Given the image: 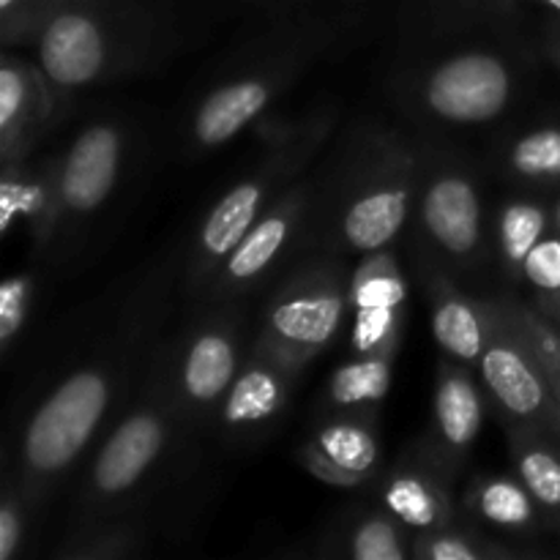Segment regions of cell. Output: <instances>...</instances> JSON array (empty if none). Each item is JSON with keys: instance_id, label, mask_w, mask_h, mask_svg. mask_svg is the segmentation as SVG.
<instances>
[{"instance_id": "23", "label": "cell", "mask_w": 560, "mask_h": 560, "mask_svg": "<svg viewBox=\"0 0 560 560\" xmlns=\"http://www.w3.org/2000/svg\"><path fill=\"white\" fill-rule=\"evenodd\" d=\"M470 523L509 539H534L545 528V512L517 474H476L463 492Z\"/></svg>"}, {"instance_id": "7", "label": "cell", "mask_w": 560, "mask_h": 560, "mask_svg": "<svg viewBox=\"0 0 560 560\" xmlns=\"http://www.w3.org/2000/svg\"><path fill=\"white\" fill-rule=\"evenodd\" d=\"M337 115L334 104H323L301 115V124L288 137L268 145L260 162L208 208L191 235L189 249L184 252L180 268L184 293L191 304L200 299L224 257L249 233L266 208L323 156L337 126Z\"/></svg>"}, {"instance_id": "24", "label": "cell", "mask_w": 560, "mask_h": 560, "mask_svg": "<svg viewBox=\"0 0 560 560\" xmlns=\"http://www.w3.org/2000/svg\"><path fill=\"white\" fill-rule=\"evenodd\" d=\"M552 230H556L552 228V208L534 191L512 189L492 208V262L509 290L523 288L525 260L534 246Z\"/></svg>"}, {"instance_id": "3", "label": "cell", "mask_w": 560, "mask_h": 560, "mask_svg": "<svg viewBox=\"0 0 560 560\" xmlns=\"http://www.w3.org/2000/svg\"><path fill=\"white\" fill-rule=\"evenodd\" d=\"M525 58L512 22L492 14L485 31L448 33L410 49L392 80L394 98L427 135L490 129L525 96Z\"/></svg>"}, {"instance_id": "38", "label": "cell", "mask_w": 560, "mask_h": 560, "mask_svg": "<svg viewBox=\"0 0 560 560\" xmlns=\"http://www.w3.org/2000/svg\"><path fill=\"white\" fill-rule=\"evenodd\" d=\"M552 228H556V233L560 235V197L556 206H552Z\"/></svg>"}, {"instance_id": "15", "label": "cell", "mask_w": 560, "mask_h": 560, "mask_svg": "<svg viewBox=\"0 0 560 560\" xmlns=\"http://www.w3.org/2000/svg\"><path fill=\"white\" fill-rule=\"evenodd\" d=\"M301 372L249 345L244 366L235 375L211 430L230 448H255L279 430L293 405Z\"/></svg>"}, {"instance_id": "8", "label": "cell", "mask_w": 560, "mask_h": 560, "mask_svg": "<svg viewBox=\"0 0 560 560\" xmlns=\"http://www.w3.org/2000/svg\"><path fill=\"white\" fill-rule=\"evenodd\" d=\"M490 219L481 170L457 148L424 142L419 195L410 217L413 252L474 282L492 262Z\"/></svg>"}, {"instance_id": "13", "label": "cell", "mask_w": 560, "mask_h": 560, "mask_svg": "<svg viewBox=\"0 0 560 560\" xmlns=\"http://www.w3.org/2000/svg\"><path fill=\"white\" fill-rule=\"evenodd\" d=\"M490 306V337L479 361V377L503 427L517 424L560 438L550 381L534 345L514 323L501 295H485Z\"/></svg>"}, {"instance_id": "26", "label": "cell", "mask_w": 560, "mask_h": 560, "mask_svg": "<svg viewBox=\"0 0 560 560\" xmlns=\"http://www.w3.org/2000/svg\"><path fill=\"white\" fill-rule=\"evenodd\" d=\"M397 353H353L328 375L320 397L323 413L377 416L388 397Z\"/></svg>"}, {"instance_id": "28", "label": "cell", "mask_w": 560, "mask_h": 560, "mask_svg": "<svg viewBox=\"0 0 560 560\" xmlns=\"http://www.w3.org/2000/svg\"><path fill=\"white\" fill-rule=\"evenodd\" d=\"M151 512H129L104 520L77 534L60 536L52 558L58 560H124L137 558L151 545Z\"/></svg>"}, {"instance_id": "25", "label": "cell", "mask_w": 560, "mask_h": 560, "mask_svg": "<svg viewBox=\"0 0 560 560\" xmlns=\"http://www.w3.org/2000/svg\"><path fill=\"white\" fill-rule=\"evenodd\" d=\"M492 170L512 189L545 191L560 186V120L509 129L490 153Z\"/></svg>"}, {"instance_id": "22", "label": "cell", "mask_w": 560, "mask_h": 560, "mask_svg": "<svg viewBox=\"0 0 560 560\" xmlns=\"http://www.w3.org/2000/svg\"><path fill=\"white\" fill-rule=\"evenodd\" d=\"M14 222L27 224L33 257H47L55 233V153L44 162L3 164L0 230L9 235Z\"/></svg>"}, {"instance_id": "32", "label": "cell", "mask_w": 560, "mask_h": 560, "mask_svg": "<svg viewBox=\"0 0 560 560\" xmlns=\"http://www.w3.org/2000/svg\"><path fill=\"white\" fill-rule=\"evenodd\" d=\"M33 295H36V279L27 271L11 273L0 288V353L5 359L11 355V348L31 317Z\"/></svg>"}, {"instance_id": "4", "label": "cell", "mask_w": 560, "mask_h": 560, "mask_svg": "<svg viewBox=\"0 0 560 560\" xmlns=\"http://www.w3.org/2000/svg\"><path fill=\"white\" fill-rule=\"evenodd\" d=\"M424 142L364 126L331 153V173L310 230V255L361 257L397 244L410 228Z\"/></svg>"}, {"instance_id": "36", "label": "cell", "mask_w": 560, "mask_h": 560, "mask_svg": "<svg viewBox=\"0 0 560 560\" xmlns=\"http://www.w3.org/2000/svg\"><path fill=\"white\" fill-rule=\"evenodd\" d=\"M547 58H552L556 63H560V27L558 31L550 33V38H547Z\"/></svg>"}, {"instance_id": "27", "label": "cell", "mask_w": 560, "mask_h": 560, "mask_svg": "<svg viewBox=\"0 0 560 560\" xmlns=\"http://www.w3.org/2000/svg\"><path fill=\"white\" fill-rule=\"evenodd\" d=\"M503 430H506L514 474L528 487L541 512L560 517V438L517 424H509Z\"/></svg>"}, {"instance_id": "17", "label": "cell", "mask_w": 560, "mask_h": 560, "mask_svg": "<svg viewBox=\"0 0 560 560\" xmlns=\"http://www.w3.org/2000/svg\"><path fill=\"white\" fill-rule=\"evenodd\" d=\"M459 476L441 463L427 438H416L377 487V501L416 534L446 528L463 517V501L454 495Z\"/></svg>"}, {"instance_id": "6", "label": "cell", "mask_w": 560, "mask_h": 560, "mask_svg": "<svg viewBox=\"0 0 560 560\" xmlns=\"http://www.w3.org/2000/svg\"><path fill=\"white\" fill-rule=\"evenodd\" d=\"M326 27H288L241 47L195 98L184 124V145L191 156H206L252 129L268 109L328 52Z\"/></svg>"}, {"instance_id": "35", "label": "cell", "mask_w": 560, "mask_h": 560, "mask_svg": "<svg viewBox=\"0 0 560 560\" xmlns=\"http://www.w3.org/2000/svg\"><path fill=\"white\" fill-rule=\"evenodd\" d=\"M470 3L503 16V20H509L512 25H514V16H517L525 5H536V9H541L545 14H552L560 22V0H470Z\"/></svg>"}, {"instance_id": "29", "label": "cell", "mask_w": 560, "mask_h": 560, "mask_svg": "<svg viewBox=\"0 0 560 560\" xmlns=\"http://www.w3.org/2000/svg\"><path fill=\"white\" fill-rule=\"evenodd\" d=\"M539 552L517 547L512 539H501L492 530L459 517L446 528L413 536L416 560H528Z\"/></svg>"}, {"instance_id": "10", "label": "cell", "mask_w": 560, "mask_h": 560, "mask_svg": "<svg viewBox=\"0 0 560 560\" xmlns=\"http://www.w3.org/2000/svg\"><path fill=\"white\" fill-rule=\"evenodd\" d=\"M252 331L246 301H206L197 304L189 323L170 337L175 397L197 438L213 427L249 355Z\"/></svg>"}, {"instance_id": "34", "label": "cell", "mask_w": 560, "mask_h": 560, "mask_svg": "<svg viewBox=\"0 0 560 560\" xmlns=\"http://www.w3.org/2000/svg\"><path fill=\"white\" fill-rule=\"evenodd\" d=\"M36 514L27 506L14 481L3 474V498H0V560H16L25 552Z\"/></svg>"}, {"instance_id": "5", "label": "cell", "mask_w": 560, "mask_h": 560, "mask_svg": "<svg viewBox=\"0 0 560 560\" xmlns=\"http://www.w3.org/2000/svg\"><path fill=\"white\" fill-rule=\"evenodd\" d=\"M31 49L52 85L74 96L156 69L175 49V25L140 0L60 3Z\"/></svg>"}, {"instance_id": "31", "label": "cell", "mask_w": 560, "mask_h": 560, "mask_svg": "<svg viewBox=\"0 0 560 560\" xmlns=\"http://www.w3.org/2000/svg\"><path fill=\"white\" fill-rule=\"evenodd\" d=\"M498 295H501L503 306H506L509 315L514 317V323L523 328L528 342L534 345L536 355H539L541 366H545L547 381H550L552 399H556L558 421H560V328L556 323L547 320L541 312H536L528 301L520 299L514 290H503V293Z\"/></svg>"}, {"instance_id": "37", "label": "cell", "mask_w": 560, "mask_h": 560, "mask_svg": "<svg viewBox=\"0 0 560 560\" xmlns=\"http://www.w3.org/2000/svg\"><path fill=\"white\" fill-rule=\"evenodd\" d=\"M66 5H85V3H115V0H58Z\"/></svg>"}, {"instance_id": "14", "label": "cell", "mask_w": 560, "mask_h": 560, "mask_svg": "<svg viewBox=\"0 0 560 560\" xmlns=\"http://www.w3.org/2000/svg\"><path fill=\"white\" fill-rule=\"evenodd\" d=\"M350 353H399L410 282L394 246L355 257L350 268Z\"/></svg>"}, {"instance_id": "16", "label": "cell", "mask_w": 560, "mask_h": 560, "mask_svg": "<svg viewBox=\"0 0 560 560\" xmlns=\"http://www.w3.org/2000/svg\"><path fill=\"white\" fill-rule=\"evenodd\" d=\"M69 98L36 58L5 49L0 60V167L33 159L44 137L66 118Z\"/></svg>"}, {"instance_id": "11", "label": "cell", "mask_w": 560, "mask_h": 560, "mask_svg": "<svg viewBox=\"0 0 560 560\" xmlns=\"http://www.w3.org/2000/svg\"><path fill=\"white\" fill-rule=\"evenodd\" d=\"M135 153V129L120 115L82 124L55 153V233L49 255L63 260L118 195Z\"/></svg>"}, {"instance_id": "2", "label": "cell", "mask_w": 560, "mask_h": 560, "mask_svg": "<svg viewBox=\"0 0 560 560\" xmlns=\"http://www.w3.org/2000/svg\"><path fill=\"white\" fill-rule=\"evenodd\" d=\"M195 443L175 397L173 345L164 337L137 392L88 454L63 534L120 514L151 512L159 492L184 470V454Z\"/></svg>"}, {"instance_id": "1", "label": "cell", "mask_w": 560, "mask_h": 560, "mask_svg": "<svg viewBox=\"0 0 560 560\" xmlns=\"http://www.w3.org/2000/svg\"><path fill=\"white\" fill-rule=\"evenodd\" d=\"M178 268H184L180 257L148 268L135 288L120 295L88 348L66 364L27 410L16 430L14 452L5 454L3 474L36 517L80 470L140 386L167 337L164 328L173 315Z\"/></svg>"}, {"instance_id": "19", "label": "cell", "mask_w": 560, "mask_h": 560, "mask_svg": "<svg viewBox=\"0 0 560 560\" xmlns=\"http://www.w3.org/2000/svg\"><path fill=\"white\" fill-rule=\"evenodd\" d=\"M416 282L424 290L430 310L432 337L443 355L479 370L487 337H490V306L485 295H474L452 271L438 266L421 252H413Z\"/></svg>"}, {"instance_id": "9", "label": "cell", "mask_w": 560, "mask_h": 560, "mask_svg": "<svg viewBox=\"0 0 560 560\" xmlns=\"http://www.w3.org/2000/svg\"><path fill=\"white\" fill-rule=\"evenodd\" d=\"M348 257L312 252L268 293L252 331V348L304 375L331 348L350 315Z\"/></svg>"}, {"instance_id": "20", "label": "cell", "mask_w": 560, "mask_h": 560, "mask_svg": "<svg viewBox=\"0 0 560 560\" xmlns=\"http://www.w3.org/2000/svg\"><path fill=\"white\" fill-rule=\"evenodd\" d=\"M377 416L323 413L315 432L299 446L301 468L312 479L337 490H355L372 481L381 468Z\"/></svg>"}, {"instance_id": "30", "label": "cell", "mask_w": 560, "mask_h": 560, "mask_svg": "<svg viewBox=\"0 0 560 560\" xmlns=\"http://www.w3.org/2000/svg\"><path fill=\"white\" fill-rule=\"evenodd\" d=\"M523 288L528 290L530 306L560 328V235L547 233L523 268Z\"/></svg>"}, {"instance_id": "33", "label": "cell", "mask_w": 560, "mask_h": 560, "mask_svg": "<svg viewBox=\"0 0 560 560\" xmlns=\"http://www.w3.org/2000/svg\"><path fill=\"white\" fill-rule=\"evenodd\" d=\"M58 0H0V38L5 49L33 47Z\"/></svg>"}, {"instance_id": "12", "label": "cell", "mask_w": 560, "mask_h": 560, "mask_svg": "<svg viewBox=\"0 0 560 560\" xmlns=\"http://www.w3.org/2000/svg\"><path fill=\"white\" fill-rule=\"evenodd\" d=\"M328 173H331V153L328 159H317L266 208L249 233L224 257L195 306L206 301H249V295H255L257 288L268 282L273 271L288 260V255H293L306 241L326 191Z\"/></svg>"}, {"instance_id": "18", "label": "cell", "mask_w": 560, "mask_h": 560, "mask_svg": "<svg viewBox=\"0 0 560 560\" xmlns=\"http://www.w3.org/2000/svg\"><path fill=\"white\" fill-rule=\"evenodd\" d=\"M490 408L479 370L443 355L435 372L430 427L424 438L452 474L459 476L468 465Z\"/></svg>"}, {"instance_id": "21", "label": "cell", "mask_w": 560, "mask_h": 560, "mask_svg": "<svg viewBox=\"0 0 560 560\" xmlns=\"http://www.w3.org/2000/svg\"><path fill=\"white\" fill-rule=\"evenodd\" d=\"M315 556L339 560H413V530L381 501L355 503L337 514Z\"/></svg>"}]
</instances>
